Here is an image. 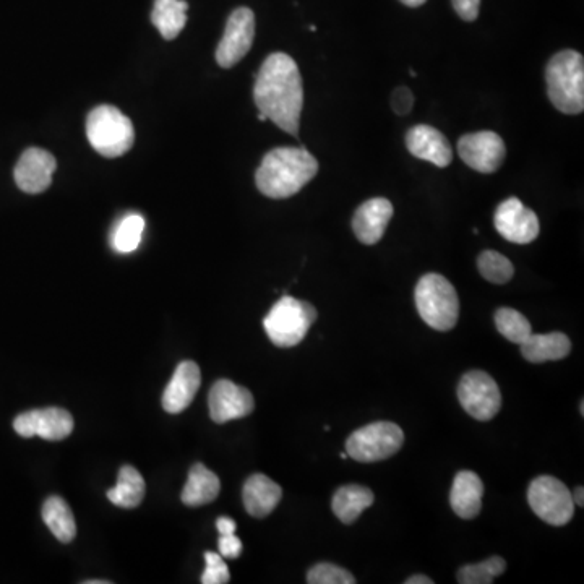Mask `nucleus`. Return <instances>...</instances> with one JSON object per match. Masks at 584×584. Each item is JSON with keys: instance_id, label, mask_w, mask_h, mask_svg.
Wrapping results in <instances>:
<instances>
[{"instance_id": "nucleus-7", "label": "nucleus", "mask_w": 584, "mask_h": 584, "mask_svg": "<svg viewBox=\"0 0 584 584\" xmlns=\"http://www.w3.org/2000/svg\"><path fill=\"white\" fill-rule=\"evenodd\" d=\"M404 434L393 422H374L351 434L346 442L348 458L359 463L388 460L403 447Z\"/></svg>"}, {"instance_id": "nucleus-4", "label": "nucleus", "mask_w": 584, "mask_h": 584, "mask_svg": "<svg viewBox=\"0 0 584 584\" xmlns=\"http://www.w3.org/2000/svg\"><path fill=\"white\" fill-rule=\"evenodd\" d=\"M86 137L104 158H119L134 146V124L124 112L103 104L88 114Z\"/></svg>"}, {"instance_id": "nucleus-17", "label": "nucleus", "mask_w": 584, "mask_h": 584, "mask_svg": "<svg viewBox=\"0 0 584 584\" xmlns=\"http://www.w3.org/2000/svg\"><path fill=\"white\" fill-rule=\"evenodd\" d=\"M200 383H202V374H200V367L194 361H184L177 365L171 382L164 390V411L169 414H179L189 408L197 395Z\"/></svg>"}, {"instance_id": "nucleus-6", "label": "nucleus", "mask_w": 584, "mask_h": 584, "mask_svg": "<svg viewBox=\"0 0 584 584\" xmlns=\"http://www.w3.org/2000/svg\"><path fill=\"white\" fill-rule=\"evenodd\" d=\"M317 317L314 305L284 296L268 312L263 320V327L275 346L294 348L307 336Z\"/></svg>"}, {"instance_id": "nucleus-41", "label": "nucleus", "mask_w": 584, "mask_h": 584, "mask_svg": "<svg viewBox=\"0 0 584 584\" xmlns=\"http://www.w3.org/2000/svg\"><path fill=\"white\" fill-rule=\"evenodd\" d=\"M340 456H341V458H343V460H344V458H348V453H346V451H343V453H341V455H340Z\"/></svg>"}, {"instance_id": "nucleus-40", "label": "nucleus", "mask_w": 584, "mask_h": 584, "mask_svg": "<svg viewBox=\"0 0 584 584\" xmlns=\"http://www.w3.org/2000/svg\"><path fill=\"white\" fill-rule=\"evenodd\" d=\"M108 581H86V584H106Z\"/></svg>"}, {"instance_id": "nucleus-24", "label": "nucleus", "mask_w": 584, "mask_h": 584, "mask_svg": "<svg viewBox=\"0 0 584 584\" xmlns=\"http://www.w3.org/2000/svg\"><path fill=\"white\" fill-rule=\"evenodd\" d=\"M189 4L184 0H155L151 22L164 39H176L187 23Z\"/></svg>"}, {"instance_id": "nucleus-18", "label": "nucleus", "mask_w": 584, "mask_h": 584, "mask_svg": "<svg viewBox=\"0 0 584 584\" xmlns=\"http://www.w3.org/2000/svg\"><path fill=\"white\" fill-rule=\"evenodd\" d=\"M391 216H393V205L387 198H370L354 213V234L362 244H377L387 231Z\"/></svg>"}, {"instance_id": "nucleus-5", "label": "nucleus", "mask_w": 584, "mask_h": 584, "mask_svg": "<svg viewBox=\"0 0 584 584\" xmlns=\"http://www.w3.org/2000/svg\"><path fill=\"white\" fill-rule=\"evenodd\" d=\"M417 312L422 320L437 331L455 328L460 317V299L453 284L445 276L429 273L422 276L414 292Z\"/></svg>"}, {"instance_id": "nucleus-11", "label": "nucleus", "mask_w": 584, "mask_h": 584, "mask_svg": "<svg viewBox=\"0 0 584 584\" xmlns=\"http://www.w3.org/2000/svg\"><path fill=\"white\" fill-rule=\"evenodd\" d=\"M458 153L469 168L482 174H492L505 161L507 148L499 134L482 130L463 135L458 142Z\"/></svg>"}, {"instance_id": "nucleus-26", "label": "nucleus", "mask_w": 584, "mask_h": 584, "mask_svg": "<svg viewBox=\"0 0 584 584\" xmlns=\"http://www.w3.org/2000/svg\"><path fill=\"white\" fill-rule=\"evenodd\" d=\"M43 520L56 539L69 544L77 536V523L72 510L62 497L52 495L43 505Z\"/></svg>"}, {"instance_id": "nucleus-38", "label": "nucleus", "mask_w": 584, "mask_h": 584, "mask_svg": "<svg viewBox=\"0 0 584 584\" xmlns=\"http://www.w3.org/2000/svg\"><path fill=\"white\" fill-rule=\"evenodd\" d=\"M572 497L575 505H578V507H583V487H576L575 492H572Z\"/></svg>"}, {"instance_id": "nucleus-14", "label": "nucleus", "mask_w": 584, "mask_h": 584, "mask_svg": "<svg viewBox=\"0 0 584 584\" xmlns=\"http://www.w3.org/2000/svg\"><path fill=\"white\" fill-rule=\"evenodd\" d=\"M208 406L211 419L216 424H224L254 413V395L231 380H218L211 388Z\"/></svg>"}, {"instance_id": "nucleus-23", "label": "nucleus", "mask_w": 584, "mask_h": 584, "mask_svg": "<svg viewBox=\"0 0 584 584\" xmlns=\"http://www.w3.org/2000/svg\"><path fill=\"white\" fill-rule=\"evenodd\" d=\"M374 492L364 486H343L336 490L331 500L333 513L344 524H353L362 515V511L374 505Z\"/></svg>"}, {"instance_id": "nucleus-8", "label": "nucleus", "mask_w": 584, "mask_h": 584, "mask_svg": "<svg viewBox=\"0 0 584 584\" xmlns=\"http://www.w3.org/2000/svg\"><path fill=\"white\" fill-rule=\"evenodd\" d=\"M528 502L534 513L552 526H565L575 515L572 492L552 476H539L531 482Z\"/></svg>"}, {"instance_id": "nucleus-2", "label": "nucleus", "mask_w": 584, "mask_h": 584, "mask_svg": "<svg viewBox=\"0 0 584 584\" xmlns=\"http://www.w3.org/2000/svg\"><path fill=\"white\" fill-rule=\"evenodd\" d=\"M318 172V161L305 148H275L262 159L255 184L265 197L289 198L301 192Z\"/></svg>"}, {"instance_id": "nucleus-22", "label": "nucleus", "mask_w": 584, "mask_h": 584, "mask_svg": "<svg viewBox=\"0 0 584 584\" xmlns=\"http://www.w3.org/2000/svg\"><path fill=\"white\" fill-rule=\"evenodd\" d=\"M219 490H221L219 477L202 463H197L190 469L181 499L187 507H202L216 500Z\"/></svg>"}, {"instance_id": "nucleus-25", "label": "nucleus", "mask_w": 584, "mask_h": 584, "mask_svg": "<svg viewBox=\"0 0 584 584\" xmlns=\"http://www.w3.org/2000/svg\"><path fill=\"white\" fill-rule=\"evenodd\" d=\"M145 490V481H143L142 474L138 473V469H135L134 466H124L119 471L116 487L108 490V499L116 507L132 510L142 503Z\"/></svg>"}, {"instance_id": "nucleus-13", "label": "nucleus", "mask_w": 584, "mask_h": 584, "mask_svg": "<svg viewBox=\"0 0 584 584\" xmlns=\"http://www.w3.org/2000/svg\"><path fill=\"white\" fill-rule=\"evenodd\" d=\"M494 223L500 236L513 244H531L541 232L536 213L524 207L516 197L500 203L495 211Z\"/></svg>"}, {"instance_id": "nucleus-16", "label": "nucleus", "mask_w": 584, "mask_h": 584, "mask_svg": "<svg viewBox=\"0 0 584 584\" xmlns=\"http://www.w3.org/2000/svg\"><path fill=\"white\" fill-rule=\"evenodd\" d=\"M406 145L411 155L429 161L437 168H447L453 161V150L447 137L430 125H416L409 130Z\"/></svg>"}, {"instance_id": "nucleus-1", "label": "nucleus", "mask_w": 584, "mask_h": 584, "mask_svg": "<svg viewBox=\"0 0 584 584\" xmlns=\"http://www.w3.org/2000/svg\"><path fill=\"white\" fill-rule=\"evenodd\" d=\"M254 99L260 114L286 134L297 137L304 108V86L299 67L291 56L275 52L267 57L258 70Z\"/></svg>"}, {"instance_id": "nucleus-30", "label": "nucleus", "mask_w": 584, "mask_h": 584, "mask_svg": "<svg viewBox=\"0 0 584 584\" xmlns=\"http://www.w3.org/2000/svg\"><path fill=\"white\" fill-rule=\"evenodd\" d=\"M507 570V562L502 557H490L476 565H466L458 572V583L490 584Z\"/></svg>"}, {"instance_id": "nucleus-29", "label": "nucleus", "mask_w": 584, "mask_h": 584, "mask_svg": "<svg viewBox=\"0 0 584 584\" xmlns=\"http://www.w3.org/2000/svg\"><path fill=\"white\" fill-rule=\"evenodd\" d=\"M477 268L481 271L482 278L494 284H505L515 275V267L505 255L486 250L477 258Z\"/></svg>"}, {"instance_id": "nucleus-9", "label": "nucleus", "mask_w": 584, "mask_h": 584, "mask_svg": "<svg viewBox=\"0 0 584 584\" xmlns=\"http://www.w3.org/2000/svg\"><path fill=\"white\" fill-rule=\"evenodd\" d=\"M458 400L464 411L476 421H490L502 408L499 385L482 370H471L463 375L458 385Z\"/></svg>"}, {"instance_id": "nucleus-21", "label": "nucleus", "mask_w": 584, "mask_h": 584, "mask_svg": "<svg viewBox=\"0 0 584 584\" xmlns=\"http://www.w3.org/2000/svg\"><path fill=\"white\" fill-rule=\"evenodd\" d=\"M520 346L524 359L533 362V364L560 361L572 351V341L560 331H552L549 335L531 333L528 340L523 341Z\"/></svg>"}, {"instance_id": "nucleus-28", "label": "nucleus", "mask_w": 584, "mask_h": 584, "mask_svg": "<svg viewBox=\"0 0 584 584\" xmlns=\"http://www.w3.org/2000/svg\"><path fill=\"white\" fill-rule=\"evenodd\" d=\"M495 325H497L500 335L505 336L508 341L515 344H521L528 340L529 335L533 333L528 318L520 314L518 310L508 309V307L497 310Z\"/></svg>"}, {"instance_id": "nucleus-35", "label": "nucleus", "mask_w": 584, "mask_h": 584, "mask_svg": "<svg viewBox=\"0 0 584 584\" xmlns=\"http://www.w3.org/2000/svg\"><path fill=\"white\" fill-rule=\"evenodd\" d=\"M456 13L466 22H474L479 15L481 0H451Z\"/></svg>"}, {"instance_id": "nucleus-32", "label": "nucleus", "mask_w": 584, "mask_h": 584, "mask_svg": "<svg viewBox=\"0 0 584 584\" xmlns=\"http://www.w3.org/2000/svg\"><path fill=\"white\" fill-rule=\"evenodd\" d=\"M205 562H207V567H205V572L202 575L203 584L229 583L231 575H229L228 565L224 563L221 555L216 554V552H207L205 554Z\"/></svg>"}, {"instance_id": "nucleus-3", "label": "nucleus", "mask_w": 584, "mask_h": 584, "mask_svg": "<svg viewBox=\"0 0 584 584\" xmlns=\"http://www.w3.org/2000/svg\"><path fill=\"white\" fill-rule=\"evenodd\" d=\"M547 95L563 114H581L584 109V59L580 52L562 51L547 64Z\"/></svg>"}, {"instance_id": "nucleus-33", "label": "nucleus", "mask_w": 584, "mask_h": 584, "mask_svg": "<svg viewBox=\"0 0 584 584\" xmlns=\"http://www.w3.org/2000/svg\"><path fill=\"white\" fill-rule=\"evenodd\" d=\"M414 104V96L413 91L406 88V86H400V88H396L393 91V95H391V108L396 114H400V116H406L411 112L413 109Z\"/></svg>"}, {"instance_id": "nucleus-27", "label": "nucleus", "mask_w": 584, "mask_h": 584, "mask_svg": "<svg viewBox=\"0 0 584 584\" xmlns=\"http://www.w3.org/2000/svg\"><path fill=\"white\" fill-rule=\"evenodd\" d=\"M145 231V219L140 215H127L112 231L111 244L119 254H130L138 249Z\"/></svg>"}, {"instance_id": "nucleus-34", "label": "nucleus", "mask_w": 584, "mask_h": 584, "mask_svg": "<svg viewBox=\"0 0 584 584\" xmlns=\"http://www.w3.org/2000/svg\"><path fill=\"white\" fill-rule=\"evenodd\" d=\"M218 547L223 559H237L242 554V542L236 534L219 536Z\"/></svg>"}, {"instance_id": "nucleus-36", "label": "nucleus", "mask_w": 584, "mask_h": 584, "mask_svg": "<svg viewBox=\"0 0 584 584\" xmlns=\"http://www.w3.org/2000/svg\"><path fill=\"white\" fill-rule=\"evenodd\" d=\"M216 528H218L219 536H224V534H234L236 533V521L231 520L228 516H221L216 521Z\"/></svg>"}, {"instance_id": "nucleus-19", "label": "nucleus", "mask_w": 584, "mask_h": 584, "mask_svg": "<svg viewBox=\"0 0 584 584\" xmlns=\"http://www.w3.org/2000/svg\"><path fill=\"white\" fill-rule=\"evenodd\" d=\"M281 497H283V490L280 484L271 481L265 474L250 476L242 490L245 510L255 518H265L273 513V510L280 505Z\"/></svg>"}, {"instance_id": "nucleus-39", "label": "nucleus", "mask_w": 584, "mask_h": 584, "mask_svg": "<svg viewBox=\"0 0 584 584\" xmlns=\"http://www.w3.org/2000/svg\"><path fill=\"white\" fill-rule=\"evenodd\" d=\"M401 2L408 7H421V5L426 4L427 0H401Z\"/></svg>"}, {"instance_id": "nucleus-12", "label": "nucleus", "mask_w": 584, "mask_h": 584, "mask_svg": "<svg viewBox=\"0 0 584 584\" xmlns=\"http://www.w3.org/2000/svg\"><path fill=\"white\" fill-rule=\"evenodd\" d=\"M13 429L20 437H38L59 442L73 432V417L62 408L33 409L20 414L13 421Z\"/></svg>"}, {"instance_id": "nucleus-10", "label": "nucleus", "mask_w": 584, "mask_h": 584, "mask_svg": "<svg viewBox=\"0 0 584 584\" xmlns=\"http://www.w3.org/2000/svg\"><path fill=\"white\" fill-rule=\"evenodd\" d=\"M255 38V15L247 7L231 13L223 39L216 49V62L223 69H231L247 56Z\"/></svg>"}, {"instance_id": "nucleus-37", "label": "nucleus", "mask_w": 584, "mask_h": 584, "mask_svg": "<svg viewBox=\"0 0 584 584\" xmlns=\"http://www.w3.org/2000/svg\"><path fill=\"white\" fill-rule=\"evenodd\" d=\"M406 584H434V580H430L426 575H414L406 580Z\"/></svg>"}, {"instance_id": "nucleus-15", "label": "nucleus", "mask_w": 584, "mask_h": 584, "mask_svg": "<svg viewBox=\"0 0 584 584\" xmlns=\"http://www.w3.org/2000/svg\"><path fill=\"white\" fill-rule=\"evenodd\" d=\"M57 161L49 151L28 148L15 166V182L26 194H41L49 189L56 172Z\"/></svg>"}, {"instance_id": "nucleus-31", "label": "nucleus", "mask_w": 584, "mask_h": 584, "mask_svg": "<svg viewBox=\"0 0 584 584\" xmlns=\"http://www.w3.org/2000/svg\"><path fill=\"white\" fill-rule=\"evenodd\" d=\"M307 583L309 584H354V578L348 570L333 565V563H318L314 568H310L307 573Z\"/></svg>"}, {"instance_id": "nucleus-20", "label": "nucleus", "mask_w": 584, "mask_h": 584, "mask_svg": "<svg viewBox=\"0 0 584 584\" xmlns=\"http://www.w3.org/2000/svg\"><path fill=\"white\" fill-rule=\"evenodd\" d=\"M484 482L473 471L456 474L450 492V505L463 520H473L482 510Z\"/></svg>"}]
</instances>
